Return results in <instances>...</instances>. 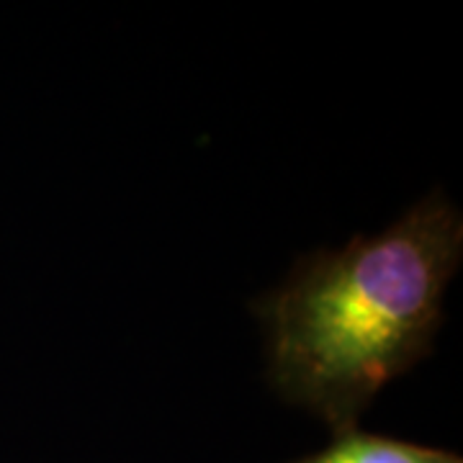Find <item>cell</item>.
I'll list each match as a JSON object with an SVG mask.
<instances>
[{"label": "cell", "mask_w": 463, "mask_h": 463, "mask_svg": "<svg viewBox=\"0 0 463 463\" xmlns=\"http://www.w3.org/2000/svg\"><path fill=\"white\" fill-rule=\"evenodd\" d=\"M463 258V216L435 191L379 237L298 258L250 304L265 330L268 386L353 430L381 389L432 353L443 297Z\"/></svg>", "instance_id": "obj_1"}, {"label": "cell", "mask_w": 463, "mask_h": 463, "mask_svg": "<svg viewBox=\"0 0 463 463\" xmlns=\"http://www.w3.org/2000/svg\"><path fill=\"white\" fill-rule=\"evenodd\" d=\"M288 463H463V458L443 448L417 446L410 440L353 428L337 432L325 450Z\"/></svg>", "instance_id": "obj_2"}]
</instances>
